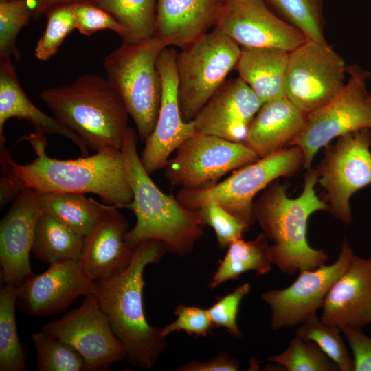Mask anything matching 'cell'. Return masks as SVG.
<instances>
[{"label":"cell","mask_w":371,"mask_h":371,"mask_svg":"<svg viewBox=\"0 0 371 371\" xmlns=\"http://www.w3.org/2000/svg\"><path fill=\"white\" fill-rule=\"evenodd\" d=\"M371 131L344 134L328 149L317 171L330 212L345 224L352 221L350 197L371 184Z\"/></svg>","instance_id":"7c38bea8"},{"label":"cell","mask_w":371,"mask_h":371,"mask_svg":"<svg viewBox=\"0 0 371 371\" xmlns=\"http://www.w3.org/2000/svg\"><path fill=\"white\" fill-rule=\"evenodd\" d=\"M269 247L264 233L252 240L239 238L232 242L214 273L209 286L216 288L227 281L238 279L249 271H255L258 276L267 274L273 265Z\"/></svg>","instance_id":"4316f807"},{"label":"cell","mask_w":371,"mask_h":371,"mask_svg":"<svg viewBox=\"0 0 371 371\" xmlns=\"http://www.w3.org/2000/svg\"><path fill=\"white\" fill-rule=\"evenodd\" d=\"M262 104L241 78L229 79L192 120L195 131L243 143Z\"/></svg>","instance_id":"d6986e66"},{"label":"cell","mask_w":371,"mask_h":371,"mask_svg":"<svg viewBox=\"0 0 371 371\" xmlns=\"http://www.w3.org/2000/svg\"><path fill=\"white\" fill-rule=\"evenodd\" d=\"M177 54L175 49L167 47L157 59L161 102L155 128L139 156L143 167L150 175L164 168L172 153L196 133L192 121L186 122L180 110Z\"/></svg>","instance_id":"2e32d148"},{"label":"cell","mask_w":371,"mask_h":371,"mask_svg":"<svg viewBox=\"0 0 371 371\" xmlns=\"http://www.w3.org/2000/svg\"><path fill=\"white\" fill-rule=\"evenodd\" d=\"M121 150L133 192L128 209L136 217L135 226L126 235L127 245L134 249L144 240H155L163 243L172 254L179 256L190 254L205 225L200 211L184 206L153 182L141 163L137 135L131 127L126 131Z\"/></svg>","instance_id":"3957f363"},{"label":"cell","mask_w":371,"mask_h":371,"mask_svg":"<svg viewBox=\"0 0 371 371\" xmlns=\"http://www.w3.org/2000/svg\"><path fill=\"white\" fill-rule=\"evenodd\" d=\"M348 81L328 104L307 115L306 124L290 143L302 150L308 169L317 152L334 138L363 128L371 130V74L356 64L347 65Z\"/></svg>","instance_id":"9c48e42d"},{"label":"cell","mask_w":371,"mask_h":371,"mask_svg":"<svg viewBox=\"0 0 371 371\" xmlns=\"http://www.w3.org/2000/svg\"><path fill=\"white\" fill-rule=\"evenodd\" d=\"M267 360L287 371H337V366L312 341L292 338L282 353L269 356Z\"/></svg>","instance_id":"836d02e7"},{"label":"cell","mask_w":371,"mask_h":371,"mask_svg":"<svg viewBox=\"0 0 371 371\" xmlns=\"http://www.w3.org/2000/svg\"><path fill=\"white\" fill-rule=\"evenodd\" d=\"M322 308L321 321L341 331L371 324V258L353 254L329 289Z\"/></svg>","instance_id":"ffe728a7"},{"label":"cell","mask_w":371,"mask_h":371,"mask_svg":"<svg viewBox=\"0 0 371 371\" xmlns=\"http://www.w3.org/2000/svg\"><path fill=\"white\" fill-rule=\"evenodd\" d=\"M176 57L183 119L191 122L236 68L241 47L215 26Z\"/></svg>","instance_id":"ba28073f"},{"label":"cell","mask_w":371,"mask_h":371,"mask_svg":"<svg viewBox=\"0 0 371 371\" xmlns=\"http://www.w3.org/2000/svg\"><path fill=\"white\" fill-rule=\"evenodd\" d=\"M12 117L28 120L35 131L43 135L65 137L78 147L82 156H88V147L76 133L43 112L29 99L20 85L11 58H0V142L5 141L4 125Z\"/></svg>","instance_id":"cb8c5ba5"},{"label":"cell","mask_w":371,"mask_h":371,"mask_svg":"<svg viewBox=\"0 0 371 371\" xmlns=\"http://www.w3.org/2000/svg\"><path fill=\"white\" fill-rule=\"evenodd\" d=\"M95 283L78 261L60 260L17 287L16 304L26 314L47 317L65 311L80 296L95 293Z\"/></svg>","instance_id":"e0dca14e"},{"label":"cell","mask_w":371,"mask_h":371,"mask_svg":"<svg viewBox=\"0 0 371 371\" xmlns=\"http://www.w3.org/2000/svg\"><path fill=\"white\" fill-rule=\"evenodd\" d=\"M128 223L112 206L92 230L84 236L78 262L93 281L123 271L131 263L134 249L126 241Z\"/></svg>","instance_id":"44dd1931"},{"label":"cell","mask_w":371,"mask_h":371,"mask_svg":"<svg viewBox=\"0 0 371 371\" xmlns=\"http://www.w3.org/2000/svg\"><path fill=\"white\" fill-rule=\"evenodd\" d=\"M281 18L307 40L326 44L322 0H264Z\"/></svg>","instance_id":"4dcf8cb0"},{"label":"cell","mask_w":371,"mask_h":371,"mask_svg":"<svg viewBox=\"0 0 371 371\" xmlns=\"http://www.w3.org/2000/svg\"><path fill=\"white\" fill-rule=\"evenodd\" d=\"M175 152L164 168V176L185 189L212 187L229 172L260 159L242 142L201 133L186 139Z\"/></svg>","instance_id":"30bf717a"},{"label":"cell","mask_w":371,"mask_h":371,"mask_svg":"<svg viewBox=\"0 0 371 371\" xmlns=\"http://www.w3.org/2000/svg\"><path fill=\"white\" fill-rule=\"evenodd\" d=\"M307 115L283 95L264 102L243 142L259 158L279 151L303 130Z\"/></svg>","instance_id":"603a6c76"},{"label":"cell","mask_w":371,"mask_h":371,"mask_svg":"<svg viewBox=\"0 0 371 371\" xmlns=\"http://www.w3.org/2000/svg\"><path fill=\"white\" fill-rule=\"evenodd\" d=\"M40 99L54 117L95 151L121 149L128 113L106 78L93 74L47 88Z\"/></svg>","instance_id":"5b68a950"},{"label":"cell","mask_w":371,"mask_h":371,"mask_svg":"<svg viewBox=\"0 0 371 371\" xmlns=\"http://www.w3.org/2000/svg\"><path fill=\"white\" fill-rule=\"evenodd\" d=\"M44 135L34 131L21 137L36 155L33 161L19 164L10 160L12 171L25 187L38 192L91 193L104 204L128 207L133 192L121 149H104L91 156L60 160L47 155Z\"/></svg>","instance_id":"7a4b0ae2"},{"label":"cell","mask_w":371,"mask_h":371,"mask_svg":"<svg viewBox=\"0 0 371 371\" xmlns=\"http://www.w3.org/2000/svg\"><path fill=\"white\" fill-rule=\"evenodd\" d=\"M25 188L21 179L14 174L11 167L1 172L0 179V206L3 208L14 201L21 190Z\"/></svg>","instance_id":"7bdbcfd3"},{"label":"cell","mask_w":371,"mask_h":371,"mask_svg":"<svg viewBox=\"0 0 371 371\" xmlns=\"http://www.w3.org/2000/svg\"><path fill=\"white\" fill-rule=\"evenodd\" d=\"M341 332L352 352L354 371H371V338L362 328L348 327Z\"/></svg>","instance_id":"60d3db41"},{"label":"cell","mask_w":371,"mask_h":371,"mask_svg":"<svg viewBox=\"0 0 371 371\" xmlns=\"http://www.w3.org/2000/svg\"><path fill=\"white\" fill-rule=\"evenodd\" d=\"M168 251L158 240H148L135 248L129 265L112 277L94 281L95 295L111 326L124 346L131 365L151 369L166 348L160 328L147 321L143 306L144 271L158 263Z\"/></svg>","instance_id":"6da1fadb"},{"label":"cell","mask_w":371,"mask_h":371,"mask_svg":"<svg viewBox=\"0 0 371 371\" xmlns=\"http://www.w3.org/2000/svg\"><path fill=\"white\" fill-rule=\"evenodd\" d=\"M250 284L244 283L231 293L219 297L207 308L214 328H225L232 336L242 337L241 331L237 324V315L242 300L250 293Z\"/></svg>","instance_id":"f35d334b"},{"label":"cell","mask_w":371,"mask_h":371,"mask_svg":"<svg viewBox=\"0 0 371 371\" xmlns=\"http://www.w3.org/2000/svg\"><path fill=\"white\" fill-rule=\"evenodd\" d=\"M76 29L87 36L96 32L110 30L122 39L126 36V29L106 10L91 2L81 1L72 3Z\"/></svg>","instance_id":"8d00e7d4"},{"label":"cell","mask_w":371,"mask_h":371,"mask_svg":"<svg viewBox=\"0 0 371 371\" xmlns=\"http://www.w3.org/2000/svg\"><path fill=\"white\" fill-rule=\"evenodd\" d=\"M317 181V170L310 169L298 197L289 198L286 185L276 183L265 188L254 202L255 220L273 243L269 247L272 264L288 276L322 266L328 259L324 251L311 247L306 238L309 216L328 209L315 193Z\"/></svg>","instance_id":"277c9868"},{"label":"cell","mask_w":371,"mask_h":371,"mask_svg":"<svg viewBox=\"0 0 371 371\" xmlns=\"http://www.w3.org/2000/svg\"><path fill=\"white\" fill-rule=\"evenodd\" d=\"M10 1V0H0V1Z\"/></svg>","instance_id":"f6af8a7d"},{"label":"cell","mask_w":371,"mask_h":371,"mask_svg":"<svg viewBox=\"0 0 371 371\" xmlns=\"http://www.w3.org/2000/svg\"><path fill=\"white\" fill-rule=\"evenodd\" d=\"M83 241V236L43 212L36 226L31 253L49 265L65 260L78 262Z\"/></svg>","instance_id":"83f0119b"},{"label":"cell","mask_w":371,"mask_h":371,"mask_svg":"<svg viewBox=\"0 0 371 371\" xmlns=\"http://www.w3.org/2000/svg\"><path fill=\"white\" fill-rule=\"evenodd\" d=\"M216 26L241 47L291 52L307 40L264 0H220Z\"/></svg>","instance_id":"9a60e30c"},{"label":"cell","mask_w":371,"mask_h":371,"mask_svg":"<svg viewBox=\"0 0 371 371\" xmlns=\"http://www.w3.org/2000/svg\"><path fill=\"white\" fill-rule=\"evenodd\" d=\"M41 207L74 232L83 236L89 234L111 205L99 203L85 194L38 192Z\"/></svg>","instance_id":"484cf974"},{"label":"cell","mask_w":371,"mask_h":371,"mask_svg":"<svg viewBox=\"0 0 371 371\" xmlns=\"http://www.w3.org/2000/svg\"><path fill=\"white\" fill-rule=\"evenodd\" d=\"M220 0H157L155 35L180 49L216 26Z\"/></svg>","instance_id":"7402d4cb"},{"label":"cell","mask_w":371,"mask_h":371,"mask_svg":"<svg viewBox=\"0 0 371 371\" xmlns=\"http://www.w3.org/2000/svg\"><path fill=\"white\" fill-rule=\"evenodd\" d=\"M85 297L78 308L46 323L41 331L74 348L82 357L86 371H106L126 359V350L96 295Z\"/></svg>","instance_id":"4fadbf2b"},{"label":"cell","mask_w":371,"mask_h":371,"mask_svg":"<svg viewBox=\"0 0 371 371\" xmlns=\"http://www.w3.org/2000/svg\"><path fill=\"white\" fill-rule=\"evenodd\" d=\"M17 286L3 284L0 289V371H25L27 352L16 327Z\"/></svg>","instance_id":"f546056e"},{"label":"cell","mask_w":371,"mask_h":371,"mask_svg":"<svg viewBox=\"0 0 371 371\" xmlns=\"http://www.w3.org/2000/svg\"><path fill=\"white\" fill-rule=\"evenodd\" d=\"M347 65L328 44L306 40L289 52L284 94L308 115L330 102L342 89Z\"/></svg>","instance_id":"8fae6325"},{"label":"cell","mask_w":371,"mask_h":371,"mask_svg":"<svg viewBox=\"0 0 371 371\" xmlns=\"http://www.w3.org/2000/svg\"><path fill=\"white\" fill-rule=\"evenodd\" d=\"M174 313L177 319L160 328L161 334L165 337L179 331L186 332L189 335L205 337L214 328L207 308L179 304Z\"/></svg>","instance_id":"ab89813d"},{"label":"cell","mask_w":371,"mask_h":371,"mask_svg":"<svg viewBox=\"0 0 371 371\" xmlns=\"http://www.w3.org/2000/svg\"><path fill=\"white\" fill-rule=\"evenodd\" d=\"M289 55V52L276 47H241L235 69L264 103L285 95Z\"/></svg>","instance_id":"d4e9b609"},{"label":"cell","mask_w":371,"mask_h":371,"mask_svg":"<svg viewBox=\"0 0 371 371\" xmlns=\"http://www.w3.org/2000/svg\"><path fill=\"white\" fill-rule=\"evenodd\" d=\"M167 45L155 35L135 43H124L103 61L106 80L122 100L145 142L158 116L161 83L157 59Z\"/></svg>","instance_id":"8992f818"},{"label":"cell","mask_w":371,"mask_h":371,"mask_svg":"<svg viewBox=\"0 0 371 371\" xmlns=\"http://www.w3.org/2000/svg\"><path fill=\"white\" fill-rule=\"evenodd\" d=\"M353 254L345 238L333 263L301 271L289 286L263 292L261 298L271 311L272 330L300 325L317 315L329 289L344 272Z\"/></svg>","instance_id":"5bb4252c"},{"label":"cell","mask_w":371,"mask_h":371,"mask_svg":"<svg viewBox=\"0 0 371 371\" xmlns=\"http://www.w3.org/2000/svg\"><path fill=\"white\" fill-rule=\"evenodd\" d=\"M34 2V18L38 19L45 14L51 8L62 5L74 3L82 0H33Z\"/></svg>","instance_id":"ee69618b"},{"label":"cell","mask_w":371,"mask_h":371,"mask_svg":"<svg viewBox=\"0 0 371 371\" xmlns=\"http://www.w3.org/2000/svg\"><path fill=\"white\" fill-rule=\"evenodd\" d=\"M38 371H86L81 355L70 345L39 331L30 335Z\"/></svg>","instance_id":"d6a6232c"},{"label":"cell","mask_w":371,"mask_h":371,"mask_svg":"<svg viewBox=\"0 0 371 371\" xmlns=\"http://www.w3.org/2000/svg\"><path fill=\"white\" fill-rule=\"evenodd\" d=\"M33 0H10L0 1V58L19 60L20 52L16 39L20 30L34 16Z\"/></svg>","instance_id":"e575fe53"},{"label":"cell","mask_w":371,"mask_h":371,"mask_svg":"<svg viewBox=\"0 0 371 371\" xmlns=\"http://www.w3.org/2000/svg\"><path fill=\"white\" fill-rule=\"evenodd\" d=\"M205 225L213 229L217 242L221 248L227 247L233 241L242 238L249 225L215 204H208L199 210Z\"/></svg>","instance_id":"74e56055"},{"label":"cell","mask_w":371,"mask_h":371,"mask_svg":"<svg viewBox=\"0 0 371 371\" xmlns=\"http://www.w3.org/2000/svg\"><path fill=\"white\" fill-rule=\"evenodd\" d=\"M240 368L239 361L226 353H220L210 360L203 362L196 360L181 366L179 371H236Z\"/></svg>","instance_id":"b9f144b4"},{"label":"cell","mask_w":371,"mask_h":371,"mask_svg":"<svg viewBox=\"0 0 371 371\" xmlns=\"http://www.w3.org/2000/svg\"><path fill=\"white\" fill-rule=\"evenodd\" d=\"M109 12L126 30L124 43H135L155 36L157 0H83Z\"/></svg>","instance_id":"f1b7e54d"},{"label":"cell","mask_w":371,"mask_h":371,"mask_svg":"<svg viewBox=\"0 0 371 371\" xmlns=\"http://www.w3.org/2000/svg\"><path fill=\"white\" fill-rule=\"evenodd\" d=\"M43 210L38 192L24 188L0 223L1 280L19 286L33 273L30 254Z\"/></svg>","instance_id":"ac0fdd59"},{"label":"cell","mask_w":371,"mask_h":371,"mask_svg":"<svg viewBox=\"0 0 371 371\" xmlns=\"http://www.w3.org/2000/svg\"><path fill=\"white\" fill-rule=\"evenodd\" d=\"M47 24L34 49L35 58L41 61L51 58L76 24L72 3L55 6L46 12Z\"/></svg>","instance_id":"d590c367"},{"label":"cell","mask_w":371,"mask_h":371,"mask_svg":"<svg viewBox=\"0 0 371 371\" xmlns=\"http://www.w3.org/2000/svg\"><path fill=\"white\" fill-rule=\"evenodd\" d=\"M304 164V157L300 148L285 147L238 168L212 187L181 188L176 197L184 206L195 210L208 204L218 205L250 226L255 221V196L275 179L293 175Z\"/></svg>","instance_id":"52a82bcc"},{"label":"cell","mask_w":371,"mask_h":371,"mask_svg":"<svg viewBox=\"0 0 371 371\" xmlns=\"http://www.w3.org/2000/svg\"><path fill=\"white\" fill-rule=\"evenodd\" d=\"M341 330L323 323L317 315L300 324L295 336L316 343L341 371H354L355 363L341 335Z\"/></svg>","instance_id":"1f68e13d"}]
</instances>
